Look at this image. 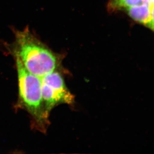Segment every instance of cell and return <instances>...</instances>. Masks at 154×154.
Listing matches in <instances>:
<instances>
[{
    "label": "cell",
    "instance_id": "obj_3",
    "mask_svg": "<svg viewBox=\"0 0 154 154\" xmlns=\"http://www.w3.org/2000/svg\"><path fill=\"white\" fill-rule=\"evenodd\" d=\"M42 96L45 113L48 116L55 106L60 104L71 105L74 98L58 72L50 73L40 78Z\"/></svg>",
    "mask_w": 154,
    "mask_h": 154
},
{
    "label": "cell",
    "instance_id": "obj_6",
    "mask_svg": "<svg viewBox=\"0 0 154 154\" xmlns=\"http://www.w3.org/2000/svg\"><path fill=\"white\" fill-rule=\"evenodd\" d=\"M143 2L149 6H154V0H143Z\"/></svg>",
    "mask_w": 154,
    "mask_h": 154
},
{
    "label": "cell",
    "instance_id": "obj_4",
    "mask_svg": "<svg viewBox=\"0 0 154 154\" xmlns=\"http://www.w3.org/2000/svg\"><path fill=\"white\" fill-rule=\"evenodd\" d=\"M128 15L134 20L153 29L154 6L146 4L126 8Z\"/></svg>",
    "mask_w": 154,
    "mask_h": 154
},
{
    "label": "cell",
    "instance_id": "obj_2",
    "mask_svg": "<svg viewBox=\"0 0 154 154\" xmlns=\"http://www.w3.org/2000/svg\"><path fill=\"white\" fill-rule=\"evenodd\" d=\"M16 61L20 101L37 124L44 127L48 116L42 101L40 78L28 71L19 60Z\"/></svg>",
    "mask_w": 154,
    "mask_h": 154
},
{
    "label": "cell",
    "instance_id": "obj_1",
    "mask_svg": "<svg viewBox=\"0 0 154 154\" xmlns=\"http://www.w3.org/2000/svg\"><path fill=\"white\" fill-rule=\"evenodd\" d=\"M7 48L28 71L39 78L54 71L57 68L56 56L28 28L16 31L14 42Z\"/></svg>",
    "mask_w": 154,
    "mask_h": 154
},
{
    "label": "cell",
    "instance_id": "obj_5",
    "mask_svg": "<svg viewBox=\"0 0 154 154\" xmlns=\"http://www.w3.org/2000/svg\"><path fill=\"white\" fill-rule=\"evenodd\" d=\"M143 4V0H110V7L113 8H127Z\"/></svg>",
    "mask_w": 154,
    "mask_h": 154
}]
</instances>
